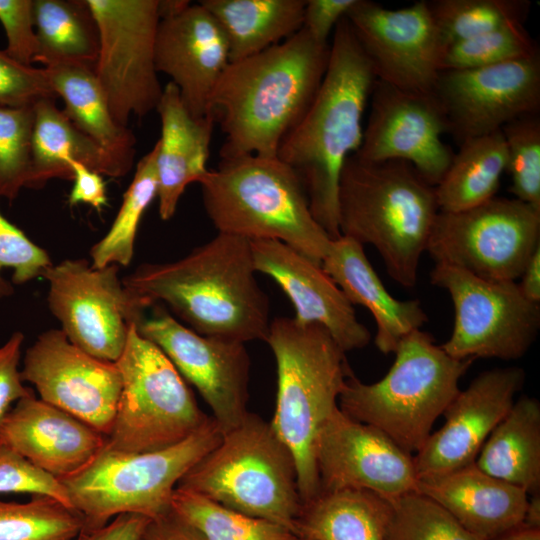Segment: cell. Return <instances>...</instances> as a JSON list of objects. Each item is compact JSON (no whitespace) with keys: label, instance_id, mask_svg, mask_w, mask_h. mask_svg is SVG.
Returning a JSON list of instances; mask_svg holds the SVG:
<instances>
[{"label":"cell","instance_id":"52","mask_svg":"<svg viewBox=\"0 0 540 540\" xmlns=\"http://www.w3.org/2000/svg\"><path fill=\"white\" fill-rule=\"evenodd\" d=\"M518 283L521 293L526 299L540 304V246L534 251L526 264Z\"/></svg>","mask_w":540,"mask_h":540},{"label":"cell","instance_id":"22","mask_svg":"<svg viewBox=\"0 0 540 540\" xmlns=\"http://www.w3.org/2000/svg\"><path fill=\"white\" fill-rule=\"evenodd\" d=\"M256 272L271 277L284 291L300 323L324 327L343 352L366 347L371 333L353 305L320 263L273 239L250 240Z\"/></svg>","mask_w":540,"mask_h":540},{"label":"cell","instance_id":"24","mask_svg":"<svg viewBox=\"0 0 540 540\" xmlns=\"http://www.w3.org/2000/svg\"><path fill=\"white\" fill-rule=\"evenodd\" d=\"M0 440L59 480L83 469L106 444L105 435L34 393L5 415Z\"/></svg>","mask_w":540,"mask_h":540},{"label":"cell","instance_id":"29","mask_svg":"<svg viewBox=\"0 0 540 540\" xmlns=\"http://www.w3.org/2000/svg\"><path fill=\"white\" fill-rule=\"evenodd\" d=\"M475 465L497 479L525 490H540V403L522 396L483 444Z\"/></svg>","mask_w":540,"mask_h":540},{"label":"cell","instance_id":"17","mask_svg":"<svg viewBox=\"0 0 540 540\" xmlns=\"http://www.w3.org/2000/svg\"><path fill=\"white\" fill-rule=\"evenodd\" d=\"M432 94L458 144L540 108V54L497 65L440 71Z\"/></svg>","mask_w":540,"mask_h":540},{"label":"cell","instance_id":"11","mask_svg":"<svg viewBox=\"0 0 540 540\" xmlns=\"http://www.w3.org/2000/svg\"><path fill=\"white\" fill-rule=\"evenodd\" d=\"M539 246L540 210L494 196L465 210L439 211L426 251L435 264L487 280L516 281Z\"/></svg>","mask_w":540,"mask_h":540},{"label":"cell","instance_id":"6","mask_svg":"<svg viewBox=\"0 0 540 540\" xmlns=\"http://www.w3.org/2000/svg\"><path fill=\"white\" fill-rule=\"evenodd\" d=\"M198 183L218 233L278 240L320 264L330 250L299 176L278 157L221 158Z\"/></svg>","mask_w":540,"mask_h":540},{"label":"cell","instance_id":"53","mask_svg":"<svg viewBox=\"0 0 540 540\" xmlns=\"http://www.w3.org/2000/svg\"><path fill=\"white\" fill-rule=\"evenodd\" d=\"M493 540H540V528L522 524Z\"/></svg>","mask_w":540,"mask_h":540},{"label":"cell","instance_id":"48","mask_svg":"<svg viewBox=\"0 0 540 540\" xmlns=\"http://www.w3.org/2000/svg\"><path fill=\"white\" fill-rule=\"evenodd\" d=\"M356 0H306L303 29L319 43L328 44L331 32Z\"/></svg>","mask_w":540,"mask_h":540},{"label":"cell","instance_id":"51","mask_svg":"<svg viewBox=\"0 0 540 540\" xmlns=\"http://www.w3.org/2000/svg\"><path fill=\"white\" fill-rule=\"evenodd\" d=\"M143 540H205L201 534L172 510L166 515L152 520Z\"/></svg>","mask_w":540,"mask_h":540},{"label":"cell","instance_id":"49","mask_svg":"<svg viewBox=\"0 0 540 540\" xmlns=\"http://www.w3.org/2000/svg\"><path fill=\"white\" fill-rule=\"evenodd\" d=\"M68 164L73 172V186L68 204L75 206L85 203L101 212L108 203L106 184L101 174L74 160H70Z\"/></svg>","mask_w":540,"mask_h":540},{"label":"cell","instance_id":"28","mask_svg":"<svg viewBox=\"0 0 540 540\" xmlns=\"http://www.w3.org/2000/svg\"><path fill=\"white\" fill-rule=\"evenodd\" d=\"M31 169L28 188L40 189L54 178L73 179L70 160L109 177L128 173L103 148L84 134L56 106V100H41L34 106Z\"/></svg>","mask_w":540,"mask_h":540},{"label":"cell","instance_id":"33","mask_svg":"<svg viewBox=\"0 0 540 540\" xmlns=\"http://www.w3.org/2000/svg\"><path fill=\"white\" fill-rule=\"evenodd\" d=\"M440 182L435 186L439 211L456 212L494 196L507 167L501 130L465 140Z\"/></svg>","mask_w":540,"mask_h":540},{"label":"cell","instance_id":"42","mask_svg":"<svg viewBox=\"0 0 540 540\" xmlns=\"http://www.w3.org/2000/svg\"><path fill=\"white\" fill-rule=\"evenodd\" d=\"M34 120V106H0V197L9 202L29 180Z\"/></svg>","mask_w":540,"mask_h":540},{"label":"cell","instance_id":"9","mask_svg":"<svg viewBox=\"0 0 540 540\" xmlns=\"http://www.w3.org/2000/svg\"><path fill=\"white\" fill-rule=\"evenodd\" d=\"M212 417L185 440L143 453L104 448L83 469L60 480L70 504L83 519V531L107 524L122 513L151 520L171 511L180 479L222 440Z\"/></svg>","mask_w":540,"mask_h":540},{"label":"cell","instance_id":"1","mask_svg":"<svg viewBox=\"0 0 540 540\" xmlns=\"http://www.w3.org/2000/svg\"><path fill=\"white\" fill-rule=\"evenodd\" d=\"M329 55L330 43H319L302 28L260 53L230 62L210 101L225 136L220 157H277L315 98Z\"/></svg>","mask_w":540,"mask_h":540},{"label":"cell","instance_id":"20","mask_svg":"<svg viewBox=\"0 0 540 540\" xmlns=\"http://www.w3.org/2000/svg\"><path fill=\"white\" fill-rule=\"evenodd\" d=\"M315 461L320 492L362 489L390 499L417 491L413 456L339 407L320 429Z\"/></svg>","mask_w":540,"mask_h":540},{"label":"cell","instance_id":"50","mask_svg":"<svg viewBox=\"0 0 540 540\" xmlns=\"http://www.w3.org/2000/svg\"><path fill=\"white\" fill-rule=\"evenodd\" d=\"M152 520L134 513L115 516L104 526L82 531L83 540H142Z\"/></svg>","mask_w":540,"mask_h":540},{"label":"cell","instance_id":"30","mask_svg":"<svg viewBox=\"0 0 540 540\" xmlns=\"http://www.w3.org/2000/svg\"><path fill=\"white\" fill-rule=\"evenodd\" d=\"M306 0H201L223 31L230 62L260 53L303 27Z\"/></svg>","mask_w":540,"mask_h":540},{"label":"cell","instance_id":"21","mask_svg":"<svg viewBox=\"0 0 540 540\" xmlns=\"http://www.w3.org/2000/svg\"><path fill=\"white\" fill-rule=\"evenodd\" d=\"M525 381L520 367L487 370L460 390L445 409V422L414 458L417 477L451 472L475 462L483 444L506 416Z\"/></svg>","mask_w":540,"mask_h":540},{"label":"cell","instance_id":"2","mask_svg":"<svg viewBox=\"0 0 540 540\" xmlns=\"http://www.w3.org/2000/svg\"><path fill=\"white\" fill-rule=\"evenodd\" d=\"M255 273L250 240L218 233L179 260L140 265L122 282L152 305L164 303L194 332L246 344L265 342L271 322Z\"/></svg>","mask_w":540,"mask_h":540},{"label":"cell","instance_id":"14","mask_svg":"<svg viewBox=\"0 0 540 540\" xmlns=\"http://www.w3.org/2000/svg\"><path fill=\"white\" fill-rule=\"evenodd\" d=\"M99 30L94 73L115 122L156 110L163 88L155 66L159 0H86Z\"/></svg>","mask_w":540,"mask_h":540},{"label":"cell","instance_id":"13","mask_svg":"<svg viewBox=\"0 0 540 540\" xmlns=\"http://www.w3.org/2000/svg\"><path fill=\"white\" fill-rule=\"evenodd\" d=\"M42 277L49 309L68 340L103 361L120 358L131 324L152 306L124 286L116 264L94 268L86 259H66Z\"/></svg>","mask_w":540,"mask_h":540},{"label":"cell","instance_id":"32","mask_svg":"<svg viewBox=\"0 0 540 540\" xmlns=\"http://www.w3.org/2000/svg\"><path fill=\"white\" fill-rule=\"evenodd\" d=\"M387 499L367 490L320 492L297 520L302 540H384Z\"/></svg>","mask_w":540,"mask_h":540},{"label":"cell","instance_id":"23","mask_svg":"<svg viewBox=\"0 0 540 540\" xmlns=\"http://www.w3.org/2000/svg\"><path fill=\"white\" fill-rule=\"evenodd\" d=\"M229 63L225 35L199 2L160 19L155 41L156 70L171 77L192 117L213 116L212 93Z\"/></svg>","mask_w":540,"mask_h":540},{"label":"cell","instance_id":"3","mask_svg":"<svg viewBox=\"0 0 540 540\" xmlns=\"http://www.w3.org/2000/svg\"><path fill=\"white\" fill-rule=\"evenodd\" d=\"M375 81L372 65L345 17L333 31L327 70L315 98L277 152L299 176L313 217L333 240L341 236V170L361 146L363 115Z\"/></svg>","mask_w":540,"mask_h":540},{"label":"cell","instance_id":"27","mask_svg":"<svg viewBox=\"0 0 540 540\" xmlns=\"http://www.w3.org/2000/svg\"><path fill=\"white\" fill-rule=\"evenodd\" d=\"M321 266L352 305H362L371 312L376 323L375 345L380 352L394 353L406 335L428 321L418 300H398L386 290L363 245L355 240L342 235L334 239Z\"/></svg>","mask_w":540,"mask_h":540},{"label":"cell","instance_id":"40","mask_svg":"<svg viewBox=\"0 0 540 540\" xmlns=\"http://www.w3.org/2000/svg\"><path fill=\"white\" fill-rule=\"evenodd\" d=\"M539 53L524 23H510L447 46L440 70H465L497 65Z\"/></svg>","mask_w":540,"mask_h":540},{"label":"cell","instance_id":"43","mask_svg":"<svg viewBox=\"0 0 540 540\" xmlns=\"http://www.w3.org/2000/svg\"><path fill=\"white\" fill-rule=\"evenodd\" d=\"M53 264L46 250L31 241L0 211V300L22 285L42 277Z\"/></svg>","mask_w":540,"mask_h":540},{"label":"cell","instance_id":"12","mask_svg":"<svg viewBox=\"0 0 540 540\" xmlns=\"http://www.w3.org/2000/svg\"><path fill=\"white\" fill-rule=\"evenodd\" d=\"M430 280L454 306L453 330L441 345L450 356L516 360L536 340L540 304L526 299L516 281L487 280L443 264H435Z\"/></svg>","mask_w":540,"mask_h":540},{"label":"cell","instance_id":"39","mask_svg":"<svg viewBox=\"0 0 540 540\" xmlns=\"http://www.w3.org/2000/svg\"><path fill=\"white\" fill-rule=\"evenodd\" d=\"M387 501L384 540H481L442 506L417 491Z\"/></svg>","mask_w":540,"mask_h":540},{"label":"cell","instance_id":"7","mask_svg":"<svg viewBox=\"0 0 540 540\" xmlns=\"http://www.w3.org/2000/svg\"><path fill=\"white\" fill-rule=\"evenodd\" d=\"M395 360L379 381L367 384L353 372L338 399L339 409L371 425L401 449L417 453L432 426L460 391L459 381L474 359H457L421 329L398 344Z\"/></svg>","mask_w":540,"mask_h":540},{"label":"cell","instance_id":"4","mask_svg":"<svg viewBox=\"0 0 540 540\" xmlns=\"http://www.w3.org/2000/svg\"><path fill=\"white\" fill-rule=\"evenodd\" d=\"M439 212L435 187L404 161H366L350 155L338 186L342 236L372 245L390 277L405 288L417 282Z\"/></svg>","mask_w":540,"mask_h":540},{"label":"cell","instance_id":"15","mask_svg":"<svg viewBox=\"0 0 540 540\" xmlns=\"http://www.w3.org/2000/svg\"><path fill=\"white\" fill-rule=\"evenodd\" d=\"M136 323L141 336L168 357L208 404L222 434L245 418L250 358L242 342L200 335L157 303Z\"/></svg>","mask_w":540,"mask_h":540},{"label":"cell","instance_id":"19","mask_svg":"<svg viewBox=\"0 0 540 540\" xmlns=\"http://www.w3.org/2000/svg\"><path fill=\"white\" fill-rule=\"evenodd\" d=\"M444 133L446 122L433 94L376 79L362 143L354 155L366 161L407 162L435 187L454 155L442 139Z\"/></svg>","mask_w":540,"mask_h":540},{"label":"cell","instance_id":"38","mask_svg":"<svg viewBox=\"0 0 540 540\" xmlns=\"http://www.w3.org/2000/svg\"><path fill=\"white\" fill-rule=\"evenodd\" d=\"M83 529L82 517L54 498L0 500V540H76Z\"/></svg>","mask_w":540,"mask_h":540},{"label":"cell","instance_id":"34","mask_svg":"<svg viewBox=\"0 0 540 540\" xmlns=\"http://www.w3.org/2000/svg\"><path fill=\"white\" fill-rule=\"evenodd\" d=\"M37 37L34 62L95 66L99 30L86 0H33Z\"/></svg>","mask_w":540,"mask_h":540},{"label":"cell","instance_id":"41","mask_svg":"<svg viewBox=\"0 0 540 540\" xmlns=\"http://www.w3.org/2000/svg\"><path fill=\"white\" fill-rule=\"evenodd\" d=\"M507 151L509 191L540 210V115L519 116L501 128Z\"/></svg>","mask_w":540,"mask_h":540},{"label":"cell","instance_id":"31","mask_svg":"<svg viewBox=\"0 0 540 540\" xmlns=\"http://www.w3.org/2000/svg\"><path fill=\"white\" fill-rule=\"evenodd\" d=\"M64 113L84 134L112 156L129 173L135 158L136 138L128 127L113 119L94 68L60 64L46 68Z\"/></svg>","mask_w":540,"mask_h":540},{"label":"cell","instance_id":"16","mask_svg":"<svg viewBox=\"0 0 540 540\" xmlns=\"http://www.w3.org/2000/svg\"><path fill=\"white\" fill-rule=\"evenodd\" d=\"M346 18L377 80L432 94L445 46L426 0L400 9L356 0Z\"/></svg>","mask_w":540,"mask_h":540},{"label":"cell","instance_id":"54","mask_svg":"<svg viewBox=\"0 0 540 540\" xmlns=\"http://www.w3.org/2000/svg\"><path fill=\"white\" fill-rule=\"evenodd\" d=\"M76 540H83L82 533L78 536V538Z\"/></svg>","mask_w":540,"mask_h":540},{"label":"cell","instance_id":"46","mask_svg":"<svg viewBox=\"0 0 540 540\" xmlns=\"http://www.w3.org/2000/svg\"><path fill=\"white\" fill-rule=\"evenodd\" d=\"M0 22L7 37L6 54L24 65L34 63L37 37L33 0H0Z\"/></svg>","mask_w":540,"mask_h":540},{"label":"cell","instance_id":"45","mask_svg":"<svg viewBox=\"0 0 540 540\" xmlns=\"http://www.w3.org/2000/svg\"><path fill=\"white\" fill-rule=\"evenodd\" d=\"M57 98L46 68L21 64L0 50V106L33 107Z\"/></svg>","mask_w":540,"mask_h":540},{"label":"cell","instance_id":"47","mask_svg":"<svg viewBox=\"0 0 540 540\" xmlns=\"http://www.w3.org/2000/svg\"><path fill=\"white\" fill-rule=\"evenodd\" d=\"M23 342V333L15 332L0 347V423L10 411L12 403L34 393L23 385L18 368Z\"/></svg>","mask_w":540,"mask_h":540},{"label":"cell","instance_id":"35","mask_svg":"<svg viewBox=\"0 0 540 540\" xmlns=\"http://www.w3.org/2000/svg\"><path fill=\"white\" fill-rule=\"evenodd\" d=\"M156 153L154 145L138 162L109 231L90 250L92 267L103 268L111 264L128 266L133 259L140 221L157 197Z\"/></svg>","mask_w":540,"mask_h":540},{"label":"cell","instance_id":"25","mask_svg":"<svg viewBox=\"0 0 540 540\" xmlns=\"http://www.w3.org/2000/svg\"><path fill=\"white\" fill-rule=\"evenodd\" d=\"M416 490L481 540H493L521 526L529 504L525 490L486 474L475 463L418 477Z\"/></svg>","mask_w":540,"mask_h":540},{"label":"cell","instance_id":"36","mask_svg":"<svg viewBox=\"0 0 540 540\" xmlns=\"http://www.w3.org/2000/svg\"><path fill=\"white\" fill-rule=\"evenodd\" d=\"M171 510L205 540H302L282 525L234 511L180 488L174 491Z\"/></svg>","mask_w":540,"mask_h":540},{"label":"cell","instance_id":"37","mask_svg":"<svg viewBox=\"0 0 540 540\" xmlns=\"http://www.w3.org/2000/svg\"><path fill=\"white\" fill-rule=\"evenodd\" d=\"M445 48L510 23H525L529 0L427 1Z\"/></svg>","mask_w":540,"mask_h":540},{"label":"cell","instance_id":"55","mask_svg":"<svg viewBox=\"0 0 540 540\" xmlns=\"http://www.w3.org/2000/svg\"><path fill=\"white\" fill-rule=\"evenodd\" d=\"M143 540V539H142Z\"/></svg>","mask_w":540,"mask_h":540},{"label":"cell","instance_id":"5","mask_svg":"<svg viewBox=\"0 0 540 540\" xmlns=\"http://www.w3.org/2000/svg\"><path fill=\"white\" fill-rule=\"evenodd\" d=\"M277 369V394L272 428L291 450L302 503L320 492L315 447L321 427L338 408V399L352 370L345 352L316 323L293 317L270 322L265 341Z\"/></svg>","mask_w":540,"mask_h":540},{"label":"cell","instance_id":"18","mask_svg":"<svg viewBox=\"0 0 540 540\" xmlns=\"http://www.w3.org/2000/svg\"><path fill=\"white\" fill-rule=\"evenodd\" d=\"M20 371L41 400L109 435L122 386L116 363L85 353L61 329H50L26 350Z\"/></svg>","mask_w":540,"mask_h":540},{"label":"cell","instance_id":"44","mask_svg":"<svg viewBox=\"0 0 540 540\" xmlns=\"http://www.w3.org/2000/svg\"><path fill=\"white\" fill-rule=\"evenodd\" d=\"M48 496L71 507L67 490L54 476L39 469L0 440V494Z\"/></svg>","mask_w":540,"mask_h":540},{"label":"cell","instance_id":"26","mask_svg":"<svg viewBox=\"0 0 540 540\" xmlns=\"http://www.w3.org/2000/svg\"><path fill=\"white\" fill-rule=\"evenodd\" d=\"M156 111L161 137L155 143L158 212L171 219L186 187L208 172L214 116L196 119L185 108L179 90L171 81L163 88Z\"/></svg>","mask_w":540,"mask_h":540},{"label":"cell","instance_id":"8","mask_svg":"<svg viewBox=\"0 0 540 540\" xmlns=\"http://www.w3.org/2000/svg\"><path fill=\"white\" fill-rule=\"evenodd\" d=\"M176 488L234 511L265 519L296 535L302 510L297 468L289 447L270 422L248 412L199 460Z\"/></svg>","mask_w":540,"mask_h":540},{"label":"cell","instance_id":"10","mask_svg":"<svg viewBox=\"0 0 540 540\" xmlns=\"http://www.w3.org/2000/svg\"><path fill=\"white\" fill-rule=\"evenodd\" d=\"M115 363L122 386L107 448L125 453L165 449L188 438L209 419L172 362L139 334L135 323Z\"/></svg>","mask_w":540,"mask_h":540}]
</instances>
